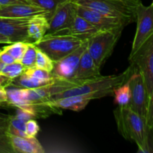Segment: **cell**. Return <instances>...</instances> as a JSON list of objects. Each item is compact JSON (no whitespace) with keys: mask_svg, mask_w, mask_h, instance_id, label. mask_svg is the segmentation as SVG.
Here are the masks:
<instances>
[{"mask_svg":"<svg viewBox=\"0 0 153 153\" xmlns=\"http://www.w3.org/2000/svg\"><path fill=\"white\" fill-rule=\"evenodd\" d=\"M134 69L135 67L131 64L128 68L121 74L117 76H100L85 79L78 86L55 94L49 100L78 95H88L92 100L114 96V90L128 80Z\"/></svg>","mask_w":153,"mask_h":153,"instance_id":"cell-1","label":"cell"},{"mask_svg":"<svg viewBox=\"0 0 153 153\" xmlns=\"http://www.w3.org/2000/svg\"><path fill=\"white\" fill-rule=\"evenodd\" d=\"M117 127L121 135L137 145L140 152H152L150 133L144 118L133 111L128 105L117 106L114 111Z\"/></svg>","mask_w":153,"mask_h":153,"instance_id":"cell-2","label":"cell"},{"mask_svg":"<svg viewBox=\"0 0 153 153\" xmlns=\"http://www.w3.org/2000/svg\"><path fill=\"white\" fill-rule=\"evenodd\" d=\"M79 5L100 12L107 16L119 18L128 22L136 19V10L141 0H73Z\"/></svg>","mask_w":153,"mask_h":153,"instance_id":"cell-3","label":"cell"},{"mask_svg":"<svg viewBox=\"0 0 153 153\" xmlns=\"http://www.w3.org/2000/svg\"><path fill=\"white\" fill-rule=\"evenodd\" d=\"M127 81L131 91L128 106L133 111L144 118L148 127L152 129L153 101L149 100L143 76L137 67H135L134 72Z\"/></svg>","mask_w":153,"mask_h":153,"instance_id":"cell-4","label":"cell"},{"mask_svg":"<svg viewBox=\"0 0 153 153\" xmlns=\"http://www.w3.org/2000/svg\"><path fill=\"white\" fill-rule=\"evenodd\" d=\"M86 40L70 34H50L45 35L34 44L55 62L71 53Z\"/></svg>","mask_w":153,"mask_h":153,"instance_id":"cell-5","label":"cell"},{"mask_svg":"<svg viewBox=\"0 0 153 153\" xmlns=\"http://www.w3.org/2000/svg\"><path fill=\"white\" fill-rule=\"evenodd\" d=\"M124 28L99 31L88 39V51L98 67L111 56Z\"/></svg>","mask_w":153,"mask_h":153,"instance_id":"cell-6","label":"cell"},{"mask_svg":"<svg viewBox=\"0 0 153 153\" xmlns=\"http://www.w3.org/2000/svg\"><path fill=\"white\" fill-rule=\"evenodd\" d=\"M129 61L143 76L149 98L153 101V34L132 56L129 57Z\"/></svg>","mask_w":153,"mask_h":153,"instance_id":"cell-7","label":"cell"},{"mask_svg":"<svg viewBox=\"0 0 153 153\" xmlns=\"http://www.w3.org/2000/svg\"><path fill=\"white\" fill-rule=\"evenodd\" d=\"M135 19L137 21V29L129 57L132 56L153 34V3L149 6H145L140 2L136 10Z\"/></svg>","mask_w":153,"mask_h":153,"instance_id":"cell-8","label":"cell"},{"mask_svg":"<svg viewBox=\"0 0 153 153\" xmlns=\"http://www.w3.org/2000/svg\"><path fill=\"white\" fill-rule=\"evenodd\" d=\"M77 4L73 0L61 3L49 20V28L45 35L60 34L71 26L77 15Z\"/></svg>","mask_w":153,"mask_h":153,"instance_id":"cell-9","label":"cell"},{"mask_svg":"<svg viewBox=\"0 0 153 153\" xmlns=\"http://www.w3.org/2000/svg\"><path fill=\"white\" fill-rule=\"evenodd\" d=\"M31 18L0 16V34L7 37L10 43L16 42L31 43L28 35V24Z\"/></svg>","mask_w":153,"mask_h":153,"instance_id":"cell-10","label":"cell"},{"mask_svg":"<svg viewBox=\"0 0 153 153\" xmlns=\"http://www.w3.org/2000/svg\"><path fill=\"white\" fill-rule=\"evenodd\" d=\"M77 14L91 22L99 31H106L115 28H124L128 23L119 18L107 16L95 10L77 4Z\"/></svg>","mask_w":153,"mask_h":153,"instance_id":"cell-11","label":"cell"},{"mask_svg":"<svg viewBox=\"0 0 153 153\" xmlns=\"http://www.w3.org/2000/svg\"><path fill=\"white\" fill-rule=\"evenodd\" d=\"M88 47V41H85L73 52L61 60L54 62L53 69L50 74L52 77L66 79H74L79 61L84 51Z\"/></svg>","mask_w":153,"mask_h":153,"instance_id":"cell-12","label":"cell"},{"mask_svg":"<svg viewBox=\"0 0 153 153\" xmlns=\"http://www.w3.org/2000/svg\"><path fill=\"white\" fill-rule=\"evenodd\" d=\"M37 15H46L48 19V12L34 4H13L0 6V16L2 17H32Z\"/></svg>","mask_w":153,"mask_h":153,"instance_id":"cell-13","label":"cell"},{"mask_svg":"<svg viewBox=\"0 0 153 153\" xmlns=\"http://www.w3.org/2000/svg\"><path fill=\"white\" fill-rule=\"evenodd\" d=\"M9 140L13 152L43 153L44 149L35 137H19L8 134Z\"/></svg>","mask_w":153,"mask_h":153,"instance_id":"cell-14","label":"cell"},{"mask_svg":"<svg viewBox=\"0 0 153 153\" xmlns=\"http://www.w3.org/2000/svg\"><path fill=\"white\" fill-rule=\"evenodd\" d=\"M91 100L92 98L88 95H78L57 100H50L46 102L49 105L57 107L58 108L67 109L73 111H81L85 108Z\"/></svg>","mask_w":153,"mask_h":153,"instance_id":"cell-15","label":"cell"},{"mask_svg":"<svg viewBox=\"0 0 153 153\" xmlns=\"http://www.w3.org/2000/svg\"><path fill=\"white\" fill-rule=\"evenodd\" d=\"M100 76H101L100 67L97 65L94 60L90 55L88 49H86L80 58L77 70L75 73L74 79L85 80Z\"/></svg>","mask_w":153,"mask_h":153,"instance_id":"cell-16","label":"cell"},{"mask_svg":"<svg viewBox=\"0 0 153 153\" xmlns=\"http://www.w3.org/2000/svg\"><path fill=\"white\" fill-rule=\"evenodd\" d=\"M97 31H99V30L94 25L85 18L77 14L71 26L60 34H70L87 40L90 36L93 35Z\"/></svg>","mask_w":153,"mask_h":153,"instance_id":"cell-17","label":"cell"},{"mask_svg":"<svg viewBox=\"0 0 153 153\" xmlns=\"http://www.w3.org/2000/svg\"><path fill=\"white\" fill-rule=\"evenodd\" d=\"M49 28V20L46 15H37L31 18L28 28V35L31 43L43 38Z\"/></svg>","mask_w":153,"mask_h":153,"instance_id":"cell-18","label":"cell"},{"mask_svg":"<svg viewBox=\"0 0 153 153\" xmlns=\"http://www.w3.org/2000/svg\"><path fill=\"white\" fill-rule=\"evenodd\" d=\"M56 79L57 78L52 77V79L48 80H41L31 77L23 72L18 77L12 80L10 86L16 88H21V89H34L54 83Z\"/></svg>","mask_w":153,"mask_h":153,"instance_id":"cell-19","label":"cell"},{"mask_svg":"<svg viewBox=\"0 0 153 153\" xmlns=\"http://www.w3.org/2000/svg\"><path fill=\"white\" fill-rule=\"evenodd\" d=\"M10 117V115L0 113V153L13 152L7 133Z\"/></svg>","mask_w":153,"mask_h":153,"instance_id":"cell-20","label":"cell"},{"mask_svg":"<svg viewBox=\"0 0 153 153\" xmlns=\"http://www.w3.org/2000/svg\"><path fill=\"white\" fill-rule=\"evenodd\" d=\"M114 102L118 106L128 105L131 97V91L128 81L120 85L114 91Z\"/></svg>","mask_w":153,"mask_h":153,"instance_id":"cell-21","label":"cell"},{"mask_svg":"<svg viewBox=\"0 0 153 153\" xmlns=\"http://www.w3.org/2000/svg\"><path fill=\"white\" fill-rule=\"evenodd\" d=\"M30 4L38 6L43 10L48 12V20H49L51 16L55 12V9L61 3L64 2L66 0H27Z\"/></svg>","mask_w":153,"mask_h":153,"instance_id":"cell-22","label":"cell"},{"mask_svg":"<svg viewBox=\"0 0 153 153\" xmlns=\"http://www.w3.org/2000/svg\"><path fill=\"white\" fill-rule=\"evenodd\" d=\"M28 46V43L23 42H16L10 43L9 46H4L2 49L10 54L15 61H20Z\"/></svg>","mask_w":153,"mask_h":153,"instance_id":"cell-23","label":"cell"},{"mask_svg":"<svg viewBox=\"0 0 153 153\" xmlns=\"http://www.w3.org/2000/svg\"><path fill=\"white\" fill-rule=\"evenodd\" d=\"M25 70V68L23 67L20 61H15L11 64H6L3 70H1V74L13 79L18 77L19 75L22 74Z\"/></svg>","mask_w":153,"mask_h":153,"instance_id":"cell-24","label":"cell"},{"mask_svg":"<svg viewBox=\"0 0 153 153\" xmlns=\"http://www.w3.org/2000/svg\"><path fill=\"white\" fill-rule=\"evenodd\" d=\"M37 47L33 43H28V46L21 58L20 62L23 65L25 70L35 66L36 55H37Z\"/></svg>","mask_w":153,"mask_h":153,"instance_id":"cell-25","label":"cell"},{"mask_svg":"<svg viewBox=\"0 0 153 153\" xmlns=\"http://www.w3.org/2000/svg\"><path fill=\"white\" fill-rule=\"evenodd\" d=\"M7 133L12 135L19 136V137H25V123L20 120L17 119L15 117H10V123H9Z\"/></svg>","mask_w":153,"mask_h":153,"instance_id":"cell-26","label":"cell"},{"mask_svg":"<svg viewBox=\"0 0 153 153\" xmlns=\"http://www.w3.org/2000/svg\"><path fill=\"white\" fill-rule=\"evenodd\" d=\"M53 66L54 61L44 52L37 49V55H36L35 67L46 70L49 73H51V71L53 69Z\"/></svg>","mask_w":153,"mask_h":153,"instance_id":"cell-27","label":"cell"},{"mask_svg":"<svg viewBox=\"0 0 153 153\" xmlns=\"http://www.w3.org/2000/svg\"><path fill=\"white\" fill-rule=\"evenodd\" d=\"M24 73H26L28 76H31V77H34L35 79H41V80H48V79H50L52 78L50 73L48 72L47 70L39 68V67H35V66L26 69L24 71Z\"/></svg>","mask_w":153,"mask_h":153,"instance_id":"cell-28","label":"cell"},{"mask_svg":"<svg viewBox=\"0 0 153 153\" xmlns=\"http://www.w3.org/2000/svg\"><path fill=\"white\" fill-rule=\"evenodd\" d=\"M40 130L38 124L34 119L25 123V134L28 137H35Z\"/></svg>","mask_w":153,"mask_h":153,"instance_id":"cell-29","label":"cell"},{"mask_svg":"<svg viewBox=\"0 0 153 153\" xmlns=\"http://www.w3.org/2000/svg\"><path fill=\"white\" fill-rule=\"evenodd\" d=\"M16 108V114L14 117L17 119L20 120L25 123H26L28 120H30L36 119L35 115L32 112L30 111L29 110L22 108Z\"/></svg>","mask_w":153,"mask_h":153,"instance_id":"cell-30","label":"cell"},{"mask_svg":"<svg viewBox=\"0 0 153 153\" xmlns=\"http://www.w3.org/2000/svg\"><path fill=\"white\" fill-rule=\"evenodd\" d=\"M0 59H1V61H3L5 64H11V63L15 61V60L12 58L11 55H10V54L7 53V52H6V51H4L3 49H1V50H0Z\"/></svg>","mask_w":153,"mask_h":153,"instance_id":"cell-31","label":"cell"},{"mask_svg":"<svg viewBox=\"0 0 153 153\" xmlns=\"http://www.w3.org/2000/svg\"><path fill=\"white\" fill-rule=\"evenodd\" d=\"M13 4H30L27 0H0V6Z\"/></svg>","mask_w":153,"mask_h":153,"instance_id":"cell-32","label":"cell"},{"mask_svg":"<svg viewBox=\"0 0 153 153\" xmlns=\"http://www.w3.org/2000/svg\"><path fill=\"white\" fill-rule=\"evenodd\" d=\"M12 80L13 79L4 76V75L0 74V87L4 88H7V87H9L10 85Z\"/></svg>","mask_w":153,"mask_h":153,"instance_id":"cell-33","label":"cell"},{"mask_svg":"<svg viewBox=\"0 0 153 153\" xmlns=\"http://www.w3.org/2000/svg\"><path fill=\"white\" fill-rule=\"evenodd\" d=\"M7 93L5 88L0 87V102H7Z\"/></svg>","mask_w":153,"mask_h":153,"instance_id":"cell-34","label":"cell"},{"mask_svg":"<svg viewBox=\"0 0 153 153\" xmlns=\"http://www.w3.org/2000/svg\"><path fill=\"white\" fill-rule=\"evenodd\" d=\"M0 43H9L10 44V42L7 37L0 34Z\"/></svg>","mask_w":153,"mask_h":153,"instance_id":"cell-35","label":"cell"},{"mask_svg":"<svg viewBox=\"0 0 153 153\" xmlns=\"http://www.w3.org/2000/svg\"><path fill=\"white\" fill-rule=\"evenodd\" d=\"M5 65H6V64H4V63L3 62V61H1V60L0 59V74H1V70H3V68H4V66H5Z\"/></svg>","mask_w":153,"mask_h":153,"instance_id":"cell-36","label":"cell"},{"mask_svg":"<svg viewBox=\"0 0 153 153\" xmlns=\"http://www.w3.org/2000/svg\"><path fill=\"white\" fill-rule=\"evenodd\" d=\"M5 106H10V105L7 102H0V108L5 107Z\"/></svg>","mask_w":153,"mask_h":153,"instance_id":"cell-37","label":"cell"}]
</instances>
